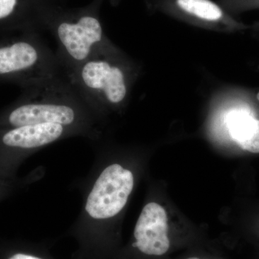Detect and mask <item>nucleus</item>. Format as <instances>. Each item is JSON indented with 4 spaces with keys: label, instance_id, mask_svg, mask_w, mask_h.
Returning <instances> with one entry per match:
<instances>
[{
    "label": "nucleus",
    "instance_id": "423d86ee",
    "mask_svg": "<svg viewBox=\"0 0 259 259\" xmlns=\"http://www.w3.org/2000/svg\"><path fill=\"white\" fill-rule=\"evenodd\" d=\"M57 44L56 57L64 73L75 69L92 56L112 47L105 37L101 23L93 15L58 20L51 25Z\"/></svg>",
    "mask_w": 259,
    "mask_h": 259
},
{
    "label": "nucleus",
    "instance_id": "9b49d317",
    "mask_svg": "<svg viewBox=\"0 0 259 259\" xmlns=\"http://www.w3.org/2000/svg\"><path fill=\"white\" fill-rule=\"evenodd\" d=\"M6 259H47L40 255L35 253H28V252L17 251L10 253Z\"/></svg>",
    "mask_w": 259,
    "mask_h": 259
},
{
    "label": "nucleus",
    "instance_id": "0eeeda50",
    "mask_svg": "<svg viewBox=\"0 0 259 259\" xmlns=\"http://www.w3.org/2000/svg\"><path fill=\"white\" fill-rule=\"evenodd\" d=\"M171 247L166 210L156 202H148L135 226L131 249L146 258H160L166 255Z\"/></svg>",
    "mask_w": 259,
    "mask_h": 259
},
{
    "label": "nucleus",
    "instance_id": "20e7f679",
    "mask_svg": "<svg viewBox=\"0 0 259 259\" xmlns=\"http://www.w3.org/2000/svg\"><path fill=\"white\" fill-rule=\"evenodd\" d=\"M64 74L56 53L34 30L0 38V85L22 90Z\"/></svg>",
    "mask_w": 259,
    "mask_h": 259
},
{
    "label": "nucleus",
    "instance_id": "9d476101",
    "mask_svg": "<svg viewBox=\"0 0 259 259\" xmlns=\"http://www.w3.org/2000/svg\"><path fill=\"white\" fill-rule=\"evenodd\" d=\"M177 4L185 13L206 21H218L223 18V10L210 0H177Z\"/></svg>",
    "mask_w": 259,
    "mask_h": 259
},
{
    "label": "nucleus",
    "instance_id": "6e6552de",
    "mask_svg": "<svg viewBox=\"0 0 259 259\" xmlns=\"http://www.w3.org/2000/svg\"><path fill=\"white\" fill-rule=\"evenodd\" d=\"M233 139L244 151L259 153V120L250 116L237 114L229 121Z\"/></svg>",
    "mask_w": 259,
    "mask_h": 259
},
{
    "label": "nucleus",
    "instance_id": "f8f14e48",
    "mask_svg": "<svg viewBox=\"0 0 259 259\" xmlns=\"http://www.w3.org/2000/svg\"><path fill=\"white\" fill-rule=\"evenodd\" d=\"M183 259H213L210 258H207V257H200L197 256V255H191V256L186 257Z\"/></svg>",
    "mask_w": 259,
    "mask_h": 259
},
{
    "label": "nucleus",
    "instance_id": "ddd939ff",
    "mask_svg": "<svg viewBox=\"0 0 259 259\" xmlns=\"http://www.w3.org/2000/svg\"><path fill=\"white\" fill-rule=\"evenodd\" d=\"M256 97H257V100H258V101H259V93L258 94H257Z\"/></svg>",
    "mask_w": 259,
    "mask_h": 259
},
{
    "label": "nucleus",
    "instance_id": "39448f33",
    "mask_svg": "<svg viewBox=\"0 0 259 259\" xmlns=\"http://www.w3.org/2000/svg\"><path fill=\"white\" fill-rule=\"evenodd\" d=\"M79 137L69 127L38 124L0 129V177L14 178L27 158L62 140Z\"/></svg>",
    "mask_w": 259,
    "mask_h": 259
},
{
    "label": "nucleus",
    "instance_id": "f257e3e1",
    "mask_svg": "<svg viewBox=\"0 0 259 259\" xmlns=\"http://www.w3.org/2000/svg\"><path fill=\"white\" fill-rule=\"evenodd\" d=\"M95 160L88 175L75 183L82 204L73 231L85 245H105L113 223L122 214L134 191V170L95 144Z\"/></svg>",
    "mask_w": 259,
    "mask_h": 259
},
{
    "label": "nucleus",
    "instance_id": "7ed1b4c3",
    "mask_svg": "<svg viewBox=\"0 0 259 259\" xmlns=\"http://www.w3.org/2000/svg\"><path fill=\"white\" fill-rule=\"evenodd\" d=\"M130 66L112 46L64 73L100 120L123 105L129 90Z\"/></svg>",
    "mask_w": 259,
    "mask_h": 259
},
{
    "label": "nucleus",
    "instance_id": "f03ea898",
    "mask_svg": "<svg viewBox=\"0 0 259 259\" xmlns=\"http://www.w3.org/2000/svg\"><path fill=\"white\" fill-rule=\"evenodd\" d=\"M102 122L64 73L23 89L15 101L0 110V129L57 124L93 143L102 139Z\"/></svg>",
    "mask_w": 259,
    "mask_h": 259
},
{
    "label": "nucleus",
    "instance_id": "1a4fd4ad",
    "mask_svg": "<svg viewBox=\"0 0 259 259\" xmlns=\"http://www.w3.org/2000/svg\"><path fill=\"white\" fill-rule=\"evenodd\" d=\"M45 175V168L37 167L24 176H17L14 178L0 177V203L15 194L25 190L29 186L41 180Z\"/></svg>",
    "mask_w": 259,
    "mask_h": 259
}]
</instances>
